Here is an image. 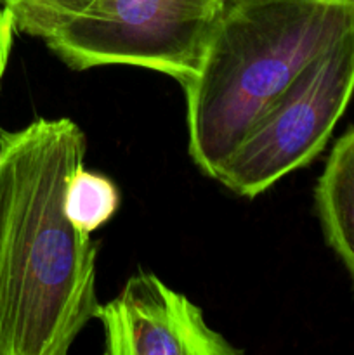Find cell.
<instances>
[{
	"label": "cell",
	"mask_w": 354,
	"mask_h": 355,
	"mask_svg": "<svg viewBox=\"0 0 354 355\" xmlns=\"http://www.w3.org/2000/svg\"><path fill=\"white\" fill-rule=\"evenodd\" d=\"M106 355H239L186 295L151 272L128 277L120 295L97 307Z\"/></svg>",
	"instance_id": "5"
},
{
	"label": "cell",
	"mask_w": 354,
	"mask_h": 355,
	"mask_svg": "<svg viewBox=\"0 0 354 355\" xmlns=\"http://www.w3.org/2000/svg\"><path fill=\"white\" fill-rule=\"evenodd\" d=\"M10 10L16 30L47 40L78 19L97 0H2Z\"/></svg>",
	"instance_id": "8"
},
{
	"label": "cell",
	"mask_w": 354,
	"mask_h": 355,
	"mask_svg": "<svg viewBox=\"0 0 354 355\" xmlns=\"http://www.w3.org/2000/svg\"><path fill=\"white\" fill-rule=\"evenodd\" d=\"M85 151L69 118L0 134V355H66L96 318L97 245L65 211Z\"/></svg>",
	"instance_id": "1"
},
{
	"label": "cell",
	"mask_w": 354,
	"mask_h": 355,
	"mask_svg": "<svg viewBox=\"0 0 354 355\" xmlns=\"http://www.w3.org/2000/svg\"><path fill=\"white\" fill-rule=\"evenodd\" d=\"M221 0H97L45 40L71 69L135 66L180 83L200 66Z\"/></svg>",
	"instance_id": "4"
},
{
	"label": "cell",
	"mask_w": 354,
	"mask_h": 355,
	"mask_svg": "<svg viewBox=\"0 0 354 355\" xmlns=\"http://www.w3.org/2000/svg\"><path fill=\"white\" fill-rule=\"evenodd\" d=\"M354 28V0H221L196 75L183 85L187 148L217 173L260 114Z\"/></svg>",
	"instance_id": "2"
},
{
	"label": "cell",
	"mask_w": 354,
	"mask_h": 355,
	"mask_svg": "<svg viewBox=\"0 0 354 355\" xmlns=\"http://www.w3.org/2000/svg\"><path fill=\"white\" fill-rule=\"evenodd\" d=\"M120 207V191L110 177L78 166L69 175L65 193V211L71 224L85 234L111 220Z\"/></svg>",
	"instance_id": "7"
},
{
	"label": "cell",
	"mask_w": 354,
	"mask_h": 355,
	"mask_svg": "<svg viewBox=\"0 0 354 355\" xmlns=\"http://www.w3.org/2000/svg\"><path fill=\"white\" fill-rule=\"evenodd\" d=\"M354 94V28L312 59L267 106L217 173L238 196L255 198L326 148Z\"/></svg>",
	"instance_id": "3"
},
{
	"label": "cell",
	"mask_w": 354,
	"mask_h": 355,
	"mask_svg": "<svg viewBox=\"0 0 354 355\" xmlns=\"http://www.w3.org/2000/svg\"><path fill=\"white\" fill-rule=\"evenodd\" d=\"M14 30H16V24H14L12 14L0 0V82H2V76L6 73L10 49H12Z\"/></svg>",
	"instance_id": "9"
},
{
	"label": "cell",
	"mask_w": 354,
	"mask_h": 355,
	"mask_svg": "<svg viewBox=\"0 0 354 355\" xmlns=\"http://www.w3.org/2000/svg\"><path fill=\"white\" fill-rule=\"evenodd\" d=\"M314 205L326 245L354 286V127L333 144L316 182Z\"/></svg>",
	"instance_id": "6"
}]
</instances>
